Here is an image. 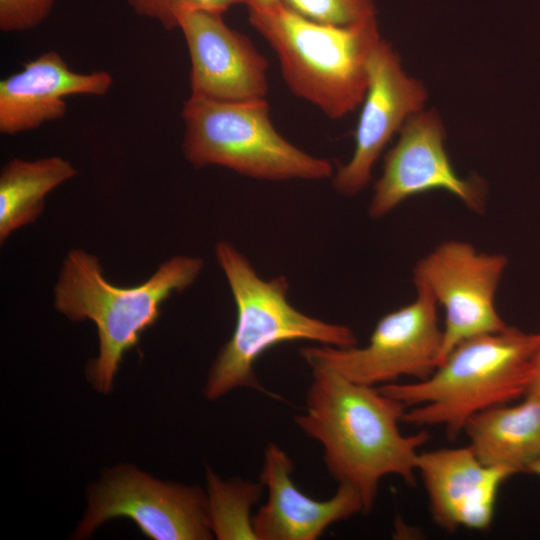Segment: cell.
Masks as SVG:
<instances>
[{
	"label": "cell",
	"mask_w": 540,
	"mask_h": 540,
	"mask_svg": "<svg viewBox=\"0 0 540 540\" xmlns=\"http://www.w3.org/2000/svg\"><path fill=\"white\" fill-rule=\"evenodd\" d=\"M311 370L305 408L294 421L320 443L332 478L354 489L364 514L370 513L384 477L415 484L418 450L430 435L426 430L403 434L399 423L406 405L378 387L355 383L325 367Z\"/></svg>",
	"instance_id": "cell-1"
},
{
	"label": "cell",
	"mask_w": 540,
	"mask_h": 540,
	"mask_svg": "<svg viewBox=\"0 0 540 540\" xmlns=\"http://www.w3.org/2000/svg\"><path fill=\"white\" fill-rule=\"evenodd\" d=\"M538 341L508 326L461 342L426 379L378 389L406 405L403 423L442 426L453 440L474 414L527 394Z\"/></svg>",
	"instance_id": "cell-2"
},
{
	"label": "cell",
	"mask_w": 540,
	"mask_h": 540,
	"mask_svg": "<svg viewBox=\"0 0 540 540\" xmlns=\"http://www.w3.org/2000/svg\"><path fill=\"white\" fill-rule=\"evenodd\" d=\"M204 261L177 255L163 262L145 282L132 287L111 284L97 256L72 249L54 287V306L71 321L90 320L97 328L98 356L86 366V377L99 393L112 391L124 354L160 315L162 303L192 285Z\"/></svg>",
	"instance_id": "cell-3"
},
{
	"label": "cell",
	"mask_w": 540,
	"mask_h": 540,
	"mask_svg": "<svg viewBox=\"0 0 540 540\" xmlns=\"http://www.w3.org/2000/svg\"><path fill=\"white\" fill-rule=\"evenodd\" d=\"M215 255L234 299L236 323L209 369L203 390L208 400H217L237 388L276 397L261 385L254 371L257 359L276 345L298 340L341 348L357 345L349 326L296 309L288 300L285 276L261 278L248 258L226 240L216 244Z\"/></svg>",
	"instance_id": "cell-4"
},
{
	"label": "cell",
	"mask_w": 540,
	"mask_h": 540,
	"mask_svg": "<svg viewBox=\"0 0 540 540\" xmlns=\"http://www.w3.org/2000/svg\"><path fill=\"white\" fill-rule=\"evenodd\" d=\"M250 25L279 59L286 85L331 119H340L363 101L370 55L382 39L376 17L349 25L307 19L283 3L247 7Z\"/></svg>",
	"instance_id": "cell-5"
},
{
	"label": "cell",
	"mask_w": 540,
	"mask_h": 540,
	"mask_svg": "<svg viewBox=\"0 0 540 540\" xmlns=\"http://www.w3.org/2000/svg\"><path fill=\"white\" fill-rule=\"evenodd\" d=\"M182 151L196 168L221 166L265 181L324 180L332 163L285 139L274 127L266 99L216 101L190 95L183 103Z\"/></svg>",
	"instance_id": "cell-6"
},
{
	"label": "cell",
	"mask_w": 540,
	"mask_h": 540,
	"mask_svg": "<svg viewBox=\"0 0 540 540\" xmlns=\"http://www.w3.org/2000/svg\"><path fill=\"white\" fill-rule=\"evenodd\" d=\"M438 304L422 287L407 305L382 316L363 347L311 345L300 349L310 367H325L359 384L382 386L408 376L429 377L439 366Z\"/></svg>",
	"instance_id": "cell-7"
},
{
	"label": "cell",
	"mask_w": 540,
	"mask_h": 540,
	"mask_svg": "<svg viewBox=\"0 0 540 540\" xmlns=\"http://www.w3.org/2000/svg\"><path fill=\"white\" fill-rule=\"evenodd\" d=\"M132 520L154 540H210L206 491L156 479L132 464L105 471L87 489V507L73 538L87 539L105 522Z\"/></svg>",
	"instance_id": "cell-8"
},
{
	"label": "cell",
	"mask_w": 540,
	"mask_h": 540,
	"mask_svg": "<svg viewBox=\"0 0 540 540\" xmlns=\"http://www.w3.org/2000/svg\"><path fill=\"white\" fill-rule=\"evenodd\" d=\"M507 264L504 254L461 240H446L417 261L415 287L425 288L444 310L439 365L461 342L508 327L495 305Z\"/></svg>",
	"instance_id": "cell-9"
},
{
	"label": "cell",
	"mask_w": 540,
	"mask_h": 540,
	"mask_svg": "<svg viewBox=\"0 0 540 540\" xmlns=\"http://www.w3.org/2000/svg\"><path fill=\"white\" fill-rule=\"evenodd\" d=\"M445 139L444 123L435 109L422 110L406 121L374 183L368 207L371 218H382L405 200L434 190L452 194L472 212L484 211L486 182L477 175L463 178L455 171Z\"/></svg>",
	"instance_id": "cell-10"
},
{
	"label": "cell",
	"mask_w": 540,
	"mask_h": 540,
	"mask_svg": "<svg viewBox=\"0 0 540 540\" xmlns=\"http://www.w3.org/2000/svg\"><path fill=\"white\" fill-rule=\"evenodd\" d=\"M368 87L354 133L350 160L331 180L341 195L353 197L369 184L381 153L406 121L424 110L428 91L422 81L407 74L398 53L384 39L368 62Z\"/></svg>",
	"instance_id": "cell-11"
},
{
	"label": "cell",
	"mask_w": 540,
	"mask_h": 540,
	"mask_svg": "<svg viewBox=\"0 0 540 540\" xmlns=\"http://www.w3.org/2000/svg\"><path fill=\"white\" fill-rule=\"evenodd\" d=\"M177 22L191 62L190 95L227 102L266 99L267 59L222 13L187 10Z\"/></svg>",
	"instance_id": "cell-12"
},
{
	"label": "cell",
	"mask_w": 540,
	"mask_h": 540,
	"mask_svg": "<svg viewBox=\"0 0 540 540\" xmlns=\"http://www.w3.org/2000/svg\"><path fill=\"white\" fill-rule=\"evenodd\" d=\"M416 471L433 522L449 533L459 528L487 530L500 487L516 474L507 467L482 463L470 445L419 452Z\"/></svg>",
	"instance_id": "cell-13"
},
{
	"label": "cell",
	"mask_w": 540,
	"mask_h": 540,
	"mask_svg": "<svg viewBox=\"0 0 540 540\" xmlns=\"http://www.w3.org/2000/svg\"><path fill=\"white\" fill-rule=\"evenodd\" d=\"M259 481L267 489L265 503L253 515L257 540H316L333 524L363 513L358 493L338 484L333 496L316 500L292 479L293 461L278 444L264 449Z\"/></svg>",
	"instance_id": "cell-14"
},
{
	"label": "cell",
	"mask_w": 540,
	"mask_h": 540,
	"mask_svg": "<svg viewBox=\"0 0 540 540\" xmlns=\"http://www.w3.org/2000/svg\"><path fill=\"white\" fill-rule=\"evenodd\" d=\"M112 84L107 71L78 73L58 52H43L0 81V133L15 135L59 120L67 113L65 97L102 96Z\"/></svg>",
	"instance_id": "cell-15"
},
{
	"label": "cell",
	"mask_w": 540,
	"mask_h": 540,
	"mask_svg": "<svg viewBox=\"0 0 540 540\" xmlns=\"http://www.w3.org/2000/svg\"><path fill=\"white\" fill-rule=\"evenodd\" d=\"M478 459L489 466L527 472L540 457V397L526 394L471 416L463 428Z\"/></svg>",
	"instance_id": "cell-16"
},
{
	"label": "cell",
	"mask_w": 540,
	"mask_h": 540,
	"mask_svg": "<svg viewBox=\"0 0 540 540\" xmlns=\"http://www.w3.org/2000/svg\"><path fill=\"white\" fill-rule=\"evenodd\" d=\"M76 174L74 166L59 156L7 162L0 173L1 243L34 222L44 210L47 194Z\"/></svg>",
	"instance_id": "cell-17"
},
{
	"label": "cell",
	"mask_w": 540,
	"mask_h": 540,
	"mask_svg": "<svg viewBox=\"0 0 540 540\" xmlns=\"http://www.w3.org/2000/svg\"><path fill=\"white\" fill-rule=\"evenodd\" d=\"M263 490L259 480L223 479L207 467L205 491L213 536L218 540H257L252 509Z\"/></svg>",
	"instance_id": "cell-18"
},
{
	"label": "cell",
	"mask_w": 540,
	"mask_h": 540,
	"mask_svg": "<svg viewBox=\"0 0 540 540\" xmlns=\"http://www.w3.org/2000/svg\"><path fill=\"white\" fill-rule=\"evenodd\" d=\"M295 13L320 23L349 25L376 17L374 0H281Z\"/></svg>",
	"instance_id": "cell-19"
},
{
	"label": "cell",
	"mask_w": 540,
	"mask_h": 540,
	"mask_svg": "<svg viewBox=\"0 0 540 540\" xmlns=\"http://www.w3.org/2000/svg\"><path fill=\"white\" fill-rule=\"evenodd\" d=\"M133 12L157 22L165 30L178 28V16L187 10H206L224 14L231 7L248 0H126Z\"/></svg>",
	"instance_id": "cell-20"
},
{
	"label": "cell",
	"mask_w": 540,
	"mask_h": 540,
	"mask_svg": "<svg viewBox=\"0 0 540 540\" xmlns=\"http://www.w3.org/2000/svg\"><path fill=\"white\" fill-rule=\"evenodd\" d=\"M56 0H0V30L24 32L41 25L51 14Z\"/></svg>",
	"instance_id": "cell-21"
},
{
	"label": "cell",
	"mask_w": 540,
	"mask_h": 540,
	"mask_svg": "<svg viewBox=\"0 0 540 540\" xmlns=\"http://www.w3.org/2000/svg\"><path fill=\"white\" fill-rule=\"evenodd\" d=\"M527 394L540 397V332L539 341L533 358L532 379Z\"/></svg>",
	"instance_id": "cell-22"
},
{
	"label": "cell",
	"mask_w": 540,
	"mask_h": 540,
	"mask_svg": "<svg viewBox=\"0 0 540 540\" xmlns=\"http://www.w3.org/2000/svg\"><path fill=\"white\" fill-rule=\"evenodd\" d=\"M282 4L281 0H248L247 7L271 8Z\"/></svg>",
	"instance_id": "cell-23"
},
{
	"label": "cell",
	"mask_w": 540,
	"mask_h": 540,
	"mask_svg": "<svg viewBox=\"0 0 540 540\" xmlns=\"http://www.w3.org/2000/svg\"><path fill=\"white\" fill-rule=\"evenodd\" d=\"M528 473L534 474L540 478V457L530 465Z\"/></svg>",
	"instance_id": "cell-24"
}]
</instances>
